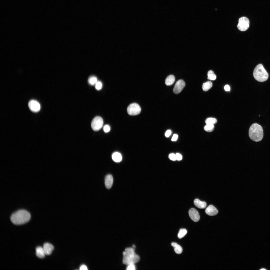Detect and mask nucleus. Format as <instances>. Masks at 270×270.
<instances>
[{"mask_svg": "<svg viewBox=\"0 0 270 270\" xmlns=\"http://www.w3.org/2000/svg\"><path fill=\"white\" fill-rule=\"evenodd\" d=\"M80 269L81 270H88L86 266L84 264L82 265L80 267Z\"/></svg>", "mask_w": 270, "mask_h": 270, "instance_id": "2f4dec72", "label": "nucleus"}, {"mask_svg": "<svg viewBox=\"0 0 270 270\" xmlns=\"http://www.w3.org/2000/svg\"><path fill=\"white\" fill-rule=\"evenodd\" d=\"M169 158L171 160L175 161L176 160V154L172 153L170 154L169 155Z\"/></svg>", "mask_w": 270, "mask_h": 270, "instance_id": "bb28decb", "label": "nucleus"}, {"mask_svg": "<svg viewBox=\"0 0 270 270\" xmlns=\"http://www.w3.org/2000/svg\"><path fill=\"white\" fill-rule=\"evenodd\" d=\"M206 213L209 216H214L216 215L218 212L217 209L212 205H209L205 210Z\"/></svg>", "mask_w": 270, "mask_h": 270, "instance_id": "9b49d317", "label": "nucleus"}, {"mask_svg": "<svg viewBox=\"0 0 270 270\" xmlns=\"http://www.w3.org/2000/svg\"><path fill=\"white\" fill-rule=\"evenodd\" d=\"M189 216L193 221L197 222L200 219V216L198 212L195 208H191L189 211Z\"/></svg>", "mask_w": 270, "mask_h": 270, "instance_id": "9d476101", "label": "nucleus"}, {"mask_svg": "<svg viewBox=\"0 0 270 270\" xmlns=\"http://www.w3.org/2000/svg\"><path fill=\"white\" fill-rule=\"evenodd\" d=\"M171 245L174 248V252L177 254H180L182 252V249L181 246L176 243L172 242Z\"/></svg>", "mask_w": 270, "mask_h": 270, "instance_id": "dca6fc26", "label": "nucleus"}, {"mask_svg": "<svg viewBox=\"0 0 270 270\" xmlns=\"http://www.w3.org/2000/svg\"><path fill=\"white\" fill-rule=\"evenodd\" d=\"M171 134V131L170 130H168L165 133V136L167 137H169Z\"/></svg>", "mask_w": 270, "mask_h": 270, "instance_id": "7c9ffc66", "label": "nucleus"}, {"mask_svg": "<svg viewBox=\"0 0 270 270\" xmlns=\"http://www.w3.org/2000/svg\"><path fill=\"white\" fill-rule=\"evenodd\" d=\"M249 24L250 22L248 19L246 17L243 16L239 19L237 27L239 30L244 31L248 28Z\"/></svg>", "mask_w": 270, "mask_h": 270, "instance_id": "39448f33", "label": "nucleus"}, {"mask_svg": "<svg viewBox=\"0 0 270 270\" xmlns=\"http://www.w3.org/2000/svg\"><path fill=\"white\" fill-rule=\"evenodd\" d=\"M217 122V120L214 118H207L205 120L206 124H214Z\"/></svg>", "mask_w": 270, "mask_h": 270, "instance_id": "b1692460", "label": "nucleus"}, {"mask_svg": "<svg viewBox=\"0 0 270 270\" xmlns=\"http://www.w3.org/2000/svg\"><path fill=\"white\" fill-rule=\"evenodd\" d=\"M28 107L30 109L34 112H37L39 111L40 108V106L39 103L35 100H31L29 102Z\"/></svg>", "mask_w": 270, "mask_h": 270, "instance_id": "1a4fd4ad", "label": "nucleus"}, {"mask_svg": "<svg viewBox=\"0 0 270 270\" xmlns=\"http://www.w3.org/2000/svg\"><path fill=\"white\" fill-rule=\"evenodd\" d=\"M175 80L174 76L172 75H170L166 78L165 81V83L167 86H169L172 84Z\"/></svg>", "mask_w": 270, "mask_h": 270, "instance_id": "a211bd4d", "label": "nucleus"}, {"mask_svg": "<svg viewBox=\"0 0 270 270\" xmlns=\"http://www.w3.org/2000/svg\"><path fill=\"white\" fill-rule=\"evenodd\" d=\"M103 124V121L102 118L100 116H97L92 120L91 124V126L93 130L97 131L102 128Z\"/></svg>", "mask_w": 270, "mask_h": 270, "instance_id": "423d86ee", "label": "nucleus"}, {"mask_svg": "<svg viewBox=\"0 0 270 270\" xmlns=\"http://www.w3.org/2000/svg\"><path fill=\"white\" fill-rule=\"evenodd\" d=\"M260 270H266V269H265V268H261V269H260Z\"/></svg>", "mask_w": 270, "mask_h": 270, "instance_id": "72a5a7b5", "label": "nucleus"}, {"mask_svg": "<svg viewBox=\"0 0 270 270\" xmlns=\"http://www.w3.org/2000/svg\"><path fill=\"white\" fill-rule=\"evenodd\" d=\"M103 130L104 132H109L110 130V128L108 125H106L104 127Z\"/></svg>", "mask_w": 270, "mask_h": 270, "instance_id": "cd10ccee", "label": "nucleus"}, {"mask_svg": "<svg viewBox=\"0 0 270 270\" xmlns=\"http://www.w3.org/2000/svg\"><path fill=\"white\" fill-rule=\"evenodd\" d=\"M43 248L46 255L50 254L54 249L53 246L51 244L46 243L43 245Z\"/></svg>", "mask_w": 270, "mask_h": 270, "instance_id": "f8f14e48", "label": "nucleus"}, {"mask_svg": "<svg viewBox=\"0 0 270 270\" xmlns=\"http://www.w3.org/2000/svg\"><path fill=\"white\" fill-rule=\"evenodd\" d=\"M89 83L90 85H93L95 84L98 82L97 78L94 76L90 77L88 80Z\"/></svg>", "mask_w": 270, "mask_h": 270, "instance_id": "4be33fe9", "label": "nucleus"}, {"mask_svg": "<svg viewBox=\"0 0 270 270\" xmlns=\"http://www.w3.org/2000/svg\"><path fill=\"white\" fill-rule=\"evenodd\" d=\"M185 83L183 80H180L176 83L173 89V92L177 94L180 93L185 87Z\"/></svg>", "mask_w": 270, "mask_h": 270, "instance_id": "6e6552de", "label": "nucleus"}, {"mask_svg": "<svg viewBox=\"0 0 270 270\" xmlns=\"http://www.w3.org/2000/svg\"><path fill=\"white\" fill-rule=\"evenodd\" d=\"M102 86V83L100 81H98L95 84V88L98 90H100Z\"/></svg>", "mask_w": 270, "mask_h": 270, "instance_id": "393cba45", "label": "nucleus"}, {"mask_svg": "<svg viewBox=\"0 0 270 270\" xmlns=\"http://www.w3.org/2000/svg\"><path fill=\"white\" fill-rule=\"evenodd\" d=\"M208 79L212 80H214L216 78V75L214 74V72L212 70L208 71Z\"/></svg>", "mask_w": 270, "mask_h": 270, "instance_id": "412c9836", "label": "nucleus"}, {"mask_svg": "<svg viewBox=\"0 0 270 270\" xmlns=\"http://www.w3.org/2000/svg\"><path fill=\"white\" fill-rule=\"evenodd\" d=\"M31 218L30 213L27 210H20L14 213L11 215L10 219L14 224L19 225L28 222Z\"/></svg>", "mask_w": 270, "mask_h": 270, "instance_id": "f257e3e1", "label": "nucleus"}, {"mask_svg": "<svg viewBox=\"0 0 270 270\" xmlns=\"http://www.w3.org/2000/svg\"><path fill=\"white\" fill-rule=\"evenodd\" d=\"M112 160L116 162H120L122 159L121 154L118 152H115L113 153L112 156Z\"/></svg>", "mask_w": 270, "mask_h": 270, "instance_id": "f3484780", "label": "nucleus"}, {"mask_svg": "<svg viewBox=\"0 0 270 270\" xmlns=\"http://www.w3.org/2000/svg\"><path fill=\"white\" fill-rule=\"evenodd\" d=\"M224 88L225 90L226 91H229L230 89V86L228 84L224 86Z\"/></svg>", "mask_w": 270, "mask_h": 270, "instance_id": "473e14b6", "label": "nucleus"}, {"mask_svg": "<svg viewBox=\"0 0 270 270\" xmlns=\"http://www.w3.org/2000/svg\"><path fill=\"white\" fill-rule=\"evenodd\" d=\"M123 262L127 265L134 264L140 260V256L136 254L134 249L132 247L126 248L123 252Z\"/></svg>", "mask_w": 270, "mask_h": 270, "instance_id": "f03ea898", "label": "nucleus"}, {"mask_svg": "<svg viewBox=\"0 0 270 270\" xmlns=\"http://www.w3.org/2000/svg\"><path fill=\"white\" fill-rule=\"evenodd\" d=\"M194 203L196 206L200 208H204L206 206V204L205 202L201 201L197 198L194 200Z\"/></svg>", "mask_w": 270, "mask_h": 270, "instance_id": "2eb2a0df", "label": "nucleus"}, {"mask_svg": "<svg viewBox=\"0 0 270 270\" xmlns=\"http://www.w3.org/2000/svg\"><path fill=\"white\" fill-rule=\"evenodd\" d=\"M178 135L176 134H174L172 138V141H175L178 138Z\"/></svg>", "mask_w": 270, "mask_h": 270, "instance_id": "c756f323", "label": "nucleus"}, {"mask_svg": "<svg viewBox=\"0 0 270 270\" xmlns=\"http://www.w3.org/2000/svg\"><path fill=\"white\" fill-rule=\"evenodd\" d=\"M254 78L257 81L262 82L268 78V74L261 64L258 65L255 68L253 73Z\"/></svg>", "mask_w": 270, "mask_h": 270, "instance_id": "20e7f679", "label": "nucleus"}, {"mask_svg": "<svg viewBox=\"0 0 270 270\" xmlns=\"http://www.w3.org/2000/svg\"><path fill=\"white\" fill-rule=\"evenodd\" d=\"M214 124H206V125L204 127V129L205 130L208 132H211L214 130Z\"/></svg>", "mask_w": 270, "mask_h": 270, "instance_id": "5701e85b", "label": "nucleus"}, {"mask_svg": "<svg viewBox=\"0 0 270 270\" xmlns=\"http://www.w3.org/2000/svg\"><path fill=\"white\" fill-rule=\"evenodd\" d=\"M141 110L140 106L136 103H133L130 104L127 108L128 114L130 115H136L139 114Z\"/></svg>", "mask_w": 270, "mask_h": 270, "instance_id": "0eeeda50", "label": "nucleus"}, {"mask_svg": "<svg viewBox=\"0 0 270 270\" xmlns=\"http://www.w3.org/2000/svg\"><path fill=\"white\" fill-rule=\"evenodd\" d=\"M187 231L185 229H180L178 233V238H181L184 237L187 233Z\"/></svg>", "mask_w": 270, "mask_h": 270, "instance_id": "aec40b11", "label": "nucleus"}, {"mask_svg": "<svg viewBox=\"0 0 270 270\" xmlns=\"http://www.w3.org/2000/svg\"><path fill=\"white\" fill-rule=\"evenodd\" d=\"M176 155V160H180L182 159V156L180 154L177 153Z\"/></svg>", "mask_w": 270, "mask_h": 270, "instance_id": "c85d7f7f", "label": "nucleus"}, {"mask_svg": "<svg viewBox=\"0 0 270 270\" xmlns=\"http://www.w3.org/2000/svg\"><path fill=\"white\" fill-rule=\"evenodd\" d=\"M249 135L250 138L256 142H259L262 139L264 133L262 126L256 123L252 124L249 131Z\"/></svg>", "mask_w": 270, "mask_h": 270, "instance_id": "7ed1b4c3", "label": "nucleus"}, {"mask_svg": "<svg viewBox=\"0 0 270 270\" xmlns=\"http://www.w3.org/2000/svg\"><path fill=\"white\" fill-rule=\"evenodd\" d=\"M126 269L127 270H135L136 267L134 264H131L128 265Z\"/></svg>", "mask_w": 270, "mask_h": 270, "instance_id": "a878e982", "label": "nucleus"}, {"mask_svg": "<svg viewBox=\"0 0 270 270\" xmlns=\"http://www.w3.org/2000/svg\"><path fill=\"white\" fill-rule=\"evenodd\" d=\"M113 181V177L110 174L107 175L105 178V185L106 188L108 189L112 187Z\"/></svg>", "mask_w": 270, "mask_h": 270, "instance_id": "ddd939ff", "label": "nucleus"}, {"mask_svg": "<svg viewBox=\"0 0 270 270\" xmlns=\"http://www.w3.org/2000/svg\"><path fill=\"white\" fill-rule=\"evenodd\" d=\"M36 255L37 256L40 258H44L46 255L43 247L39 246L36 248Z\"/></svg>", "mask_w": 270, "mask_h": 270, "instance_id": "4468645a", "label": "nucleus"}, {"mask_svg": "<svg viewBox=\"0 0 270 270\" xmlns=\"http://www.w3.org/2000/svg\"><path fill=\"white\" fill-rule=\"evenodd\" d=\"M212 82L210 81H208L204 83L202 85V88L204 91H206L210 89L212 86Z\"/></svg>", "mask_w": 270, "mask_h": 270, "instance_id": "6ab92c4d", "label": "nucleus"}]
</instances>
